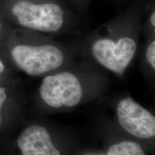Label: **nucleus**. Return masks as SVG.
Returning <instances> with one entry per match:
<instances>
[{
  "mask_svg": "<svg viewBox=\"0 0 155 155\" xmlns=\"http://www.w3.org/2000/svg\"><path fill=\"white\" fill-rule=\"evenodd\" d=\"M150 23L152 25V26H153V28H154L155 26V12L153 11V12H152V14L150 15Z\"/></svg>",
  "mask_w": 155,
  "mask_h": 155,
  "instance_id": "9b49d317",
  "label": "nucleus"
},
{
  "mask_svg": "<svg viewBox=\"0 0 155 155\" xmlns=\"http://www.w3.org/2000/svg\"><path fill=\"white\" fill-rule=\"evenodd\" d=\"M42 100L52 108H71L83 98V88L76 75L61 72L44 78L40 87Z\"/></svg>",
  "mask_w": 155,
  "mask_h": 155,
  "instance_id": "7ed1b4c3",
  "label": "nucleus"
},
{
  "mask_svg": "<svg viewBox=\"0 0 155 155\" xmlns=\"http://www.w3.org/2000/svg\"><path fill=\"white\" fill-rule=\"evenodd\" d=\"M7 10L9 18L21 28L45 33L59 31L66 19L63 7L53 2L12 0Z\"/></svg>",
  "mask_w": 155,
  "mask_h": 155,
  "instance_id": "f257e3e1",
  "label": "nucleus"
},
{
  "mask_svg": "<svg viewBox=\"0 0 155 155\" xmlns=\"http://www.w3.org/2000/svg\"><path fill=\"white\" fill-rule=\"evenodd\" d=\"M107 155H146L140 145L131 141H123L108 149Z\"/></svg>",
  "mask_w": 155,
  "mask_h": 155,
  "instance_id": "0eeeda50",
  "label": "nucleus"
},
{
  "mask_svg": "<svg viewBox=\"0 0 155 155\" xmlns=\"http://www.w3.org/2000/svg\"><path fill=\"white\" fill-rule=\"evenodd\" d=\"M9 53L13 63L30 76H39L58 69L65 61L63 51L50 44L16 42L10 46Z\"/></svg>",
  "mask_w": 155,
  "mask_h": 155,
  "instance_id": "f03ea898",
  "label": "nucleus"
},
{
  "mask_svg": "<svg viewBox=\"0 0 155 155\" xmlns=\"http://www.w3.org/2000/svg\"><path fill=\"white\" fill-rule=\"evenodd\" d=\"M9 97V92L7 88L0 85V129L3 125L4 109L8 102Z\"/></svg>",
  "mask_w": 155,
  "mask_h": 155,
  "instance_id": "6e6552de",
  "label": "nucleus"
},
{
  "mask_svg": "<svg viewBox=\"0 0 155 155\" xmlns=\"http://www.w3.org/2000/svg\"><path fill=\"white\" fill-rule=\"evenodd\" d=\"M116 114L120 126L131 135L140 139L154 137V116L130 97L119 103Z\"/></svg>",
  "mask_w": 155,
  "mask_h": 155,
  "instance_id": "39448f33",
  "label": "nucleus"
},
{
  "mask_svg": "<svg viewBox=\"0 0 155 155\" xmlns=\"http://www.w3.org/2000/svg\"><path fill=\"white\" fill-rule=\"evenodd\" d=\"M137 42L129 37L117 40L100 38L92 45L91 52L95 59L102 66L118 75H123L134 57Z\"/></svg>",
  "mask_w": 155,
  "mask_h": 155,
  "instance_id": "20e7f679",
  "label": "nucleus"
},
{
  "mask_svg": "<svg viewBox=\"0 0 155 155\" xmlns=\"http://www.w3.org/2000/svg\"><path fill=\"white\" fill-rule=\"evenodd\" d=\"M3 27H4V25H3V21H2V17H0V33H1V32H2V30H3Z\"/></svg>",
  "mask_w": 155,
  "mask_h": 155,
  "instance_id": "f8f14e48",
  "label": "nucleus"
},
{
  "mask_svg": "<svg viewBox=\"0 0 155 155\" xmlns=\"http://www.w3.org/2000/svg\"><path fill=\"white\" fill-rule=\"evenodd\" d=\"M6 71V66L5 64L4 63V62L0 58V83H1V81H2V77L4 75Z\"/></svg>",
  "mask_w": 155,
  "mask_h": 155,
  "instance_id": "9d476101",
  "label": "nucleus"
},
{
  "mask_svg": "<svg viewBox=\"0 0 155 155\" xmlns=\"http://www.w3.org/2000/svg\"><path fill=\"white\" fill-rule=\"evenodd\" d=\"M147 61L153 69L155 68V41L153 40L150 43L146 51Z\"/></svg>",
  "mask_w": 155,
  "mask_h": 155,
  "instance_id": "1a4fd4ad",
  "label": "nucleus"
},
{
  "mask_svg": "<svg viewBox=\"0 0 155 155\" xmlns=\"http://www.w3.org/2000/svg\"><path fill=\"white\" fill-rule=\"evenodd\" d=\"M17 147L22 155H61L49 132L40 125H31L19 134Z\"/></svg>",
  "mask_w": 155,
  "mask_h": 155,
  "instance_id": "423d86ee",
  "label": "nucleus"
}]
</instances>
